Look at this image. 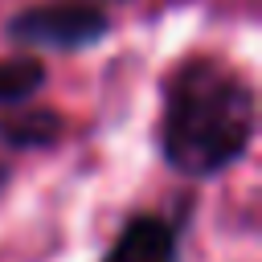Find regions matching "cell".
<instances>
[{
  "label": "cell",
  "mask_w": 262,
  "mask_h": 262,
  "mask_svg": "<svg viewBox=\"0 0 262 262\" xmlns=\"http://www.w3.org/2000/svg\"><path fill=\"white\" fill-rule=\"evenodd\" d=\"M254 139V86L217 57H188L164 86L160 151L168 168L209 180L233 168Z\"/></svg>",
  "instance_id": "obj_1"
},
{
  "label": "cell",
  "mask_w": 262,
  "mask_h": 262,
  "mask_svg": "<svg viewBox=\"0 0 262 262\" xmlns=\"http://www.w3.org/2000/svg\"><path fill=\"white\" fill-rule=\"evenodd\" d=\"M111 33V16L98 4H37L8 20V37L16 45L41 49H86Z\"/></svg>",
  "instance_id": "obj_2"
},
{
  "label": "cell",
  "mask_w": 262,
  "mask_h": 262,
  "mask_svg": "<svg viewBox=\"0 0 262 262\" xmlns=\"http://www.w3.org/2000/svg\"><path fill=\"white\" fill-rule=\"evenodd\" d=\"M102 262H180L176 229L164 217H151V213L131 217Z\"/></svg>",
  "instance_id": "obj_3"
},
{
  "label": "cell",
  "mask_w": 262,
  "mask_h": 262,
  "mask_svg": "<svg viewBox=\"0 0 262 262\" xmlns=\"http://www.w3.org/2000/svg\"><path fill=\"white\" fill-rule=\"evenodd\" d=\"M61 131H66V123H61V115L49 111V106L20 111V115H4V119H0V139H4L8 147H20V151H29V147H49V143L61 139Z\"/></svg>",
  "instance_id": "obj_4"
},
{
  "label": "cell",
  "mask_w": 262,
  "mask_h": 262,
  "mask_svg": "<svg viewBox=\"0 0 262 262\" xmlns=\"http://www.w3.org/2000/svg\"><path fill=\"white\" fill-rule=\"evenodd\" d=\"M45 86V66L37 57H8L0 61V106L29 102Z\"/></svg>",
  "instance_id": "obj_5"
},
{
  "label": "cell",
  "mask_w": 262,
  "mask_h": 262,
  "mask_svg": "<svg viewBox=\"0 0 262 262\" xmlns=\"http://www.w3.org/2000/svg\"><path fill=\"white\" fill-rule=\"evenodd\" d=\"M4 184H8V168L0 164V192H4Z\"/></svg>",
  "instance_id": "obj_6"
}]
</instances>
